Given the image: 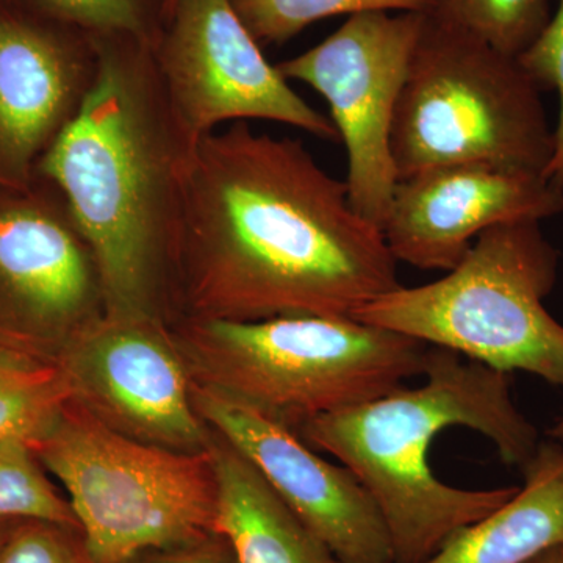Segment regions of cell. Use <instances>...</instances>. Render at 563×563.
Returning <instances> with one entry per match:
<instances>
[{
    "label": "cell",
    "mask_w": 563,
    "mask_h": 563,
    "mask_svg": "<svg viewBox=\"0 0 563 563\" xmlns=\"http://www.w3.org/2000/svg\"><path fill=\"white\" fill-rule=\"evenodd\" d=\"M399 285L383 231L302 141L242 121L188 154L174 257L179 320L352 317Z\"/></svg>",
    "instance_id": "1"
},
{
    "label": "cell",
    "mask_w": 563,
    "mask_h": 563,
    "mask_svg": "<svg viewBox=\"0 0 563 563\" xmlns=\"http://www.w3.org/2000/svg\"><path fill=\"white\" fill-rule=\"evenodd\" d=\"M92 90L38 166L57 185L90 244L106 317L176 313L174 257L185 147L154 47L135 36L92 35Z\"/></svg>",
    "instance_id": "2"
},
{
    "label": "cell",
    "mask_w": 563,
    "mask_h": 563,
    "mask_svg": "<svg viewBox=\"0 0 563 563\" xmlns=\"http://www.w3.org/2000/svg\"><path fill=\"white\" fill-rule=\"evenodd\" d=\"M424 383L399 385L369 401L321 415L298 433L346 466L369 493L390 533L395 563H421L459 529L487 517L520 487L465 490L442 483L429 451L444 429L483 433L506 465L539 450V433L515 406L507 373L433 347Z\"/></svg>",
    "instance_id": "3"
},
{
    "label": "cell",
    "mask_w": 563,
    "mask_h": 563,
    "mask_svg": "<svg viewBox=\"0 0 563 563\" xmlns=\"http://www.w3.org/2000/svg\"><path fill=\"white\" fill-rule=\"evenodd\" d=\"M191 380L298 432L313 418L369 401L424 372L428 347L352 317L176 322Z\"/></svg>",
    "instance_id": "4"
},
{
    "label": "cell",
    "mask_w": 563,
    "mask_h": 563,
    "mask_svg": "<svg viewBox=\"0 0 563 563\" xmlns=\"http://www.w3.org/2000/svg\"><path fill=\"white\" fill-rule=\"evenodd\" d=\"M540 222L487 229L442 279L399 285L352 318L563 388V325L543 303L559 255Z\"/></svg>",
    "instance_id": "5"
},
{
    "label": "cell",
    "mask_w": 563,
    "mask_h": 563,
    "mask_svg": "<svg viewBox=\"0 0 563 563\" xmlns=\"http://www.w3.org/2000/svg\"><path fill=\"white\" fill-rule=\"evenodd\" d=\"M542 91L520 58L424 13L391 128L398 179L462 163L547 176Z\"/></svg>",
    "instance_id": "6"
},
{
    "label": "cell",
    "mask_w": 563,
    "mask_h": 563,
    "mask_svg": "<svg viewBox=\"0 0 563 563\" xmlns=\"http://www.w3.org/2000/svg\"><path fill=\"white\" fill-rule=\"evenodd\" d=\"M31 446L65 488L92 563H128L217 533L209 451L128 439L73 399Z\"/></svg>",
    "instance_id": "7"
},
{
    "label": "cell",
    "mask_w": 563,
    "mask_h": 563,
    "mask_svg": "<svg viewBox=\"0 0 563 563\" xmlns=\"http://www.w3.org/2000/svg\"><path fill=\"white\" fill-rule=\"evenodd\" d=\"M103 313L98 263L57 185L0 187V354L57 363Z\"/></svg>",
    "instance_id": "8"
},
{
    "label": "cell",
    "mask_w": 563,
    "mask_h": 563,
    "mask_svg": "<svg viewBox=\"0 0 563 563\" xmlns=\"http://www.w3.org/2000/svg\"><path fill=\"white\" fill-rule=\"evenodd\" d=\"M424 13L352 14L318 46L279 63L288 81H301L329 103L347 154V196L383 231L398 184L391 128Z\"/></svg>",
    "instance_id": "9"
},
{
    "label": "cell",
    "mask_w": 563,
    "mask_h": 563,
    "mask_svg": "<svg viewBox=\"0 0 563 563\" xmlns=\"http://www.w3.org/2000/svg\"><path fill=\"white\" fill-rule=\"evenodd\" d=\"M154 55L188 152L231 121H276L322 140L339 136L266 60L231 0H174Z\"/></svg>",
    "instance_id": "10"
},
{
    "label": "cell",
    "mask_w": 563,
    "mask_h": 563,
    "mask_svg": "<svg viewBox=\"0 0 563 563\" xmlns=\"http://www.w3.org/2000/svg\"><path fill=\"white\" fill-rule=\"evenodd\" d=\"M166 322L102 314L57 358L70 399L114 432L176 453H206L211 429L196 410L191 377Z\"/></svg>",
    "instance_id": "11"
},
{
    "label": "cell",
    "mask_w": 563,
    "mask_h": 563,
    "mask_svg": "<svg viewBox=\"0 0 563 563\" xmlns=\"http://www.w3.org/2000/svg\"><path fill=\"white\" fill-rule=\"evenodd\" d=\"M191 398L211 431L255 466L340 563H395L387 526L346 466L325 461L298 432L233 396L191 380Z\"/></svg>",
    "instance_id": "12"
},
{
    "label": "cell",
    "mask_w": 563,
    "mask_h": 563,
    "mask_svg": "<svg viewBox=\"0 0 563 563\" xmlns=\"http://www.w3.org/2000/svg\"><path fill=\"white\" fill-rule=\"evenodd\" d=\"M90 33L0 0V187H27L98 77Z\"/></svg>",
    "instance_id": "13"
},
{
    "label": "cell",
    "mask_w": 563,
    "mask_h": 563,
    "mask_svg": "<svg viewBox=\"0 0 563 563\" xmlns=\"http://www.w3.org/2000/svg\"><path fill=\"white\" fill-rule=\"evenodd\" d=\"M562 211L563 188L543 174L462 163L398 180L383 233L396 261L451 272L487 229Z\"/></svg>",
    "instance_id": "14"
},
{
    "label": "cell",
    "mask_w": 563,
    "mask_h": 563,
    "mask_svg": "<svg viewBox=\"0 0 563 563\" xmlns=\"http://www.w3.org/2000/svg\"><path fill=\"white\" fill-rule=\"evenodd\" d=\"M207 451L217 487L214 532L236 563H340L255 466L214 431Z\"/></svg>",
    "instance_id": "15"
},
{
    "label": "cell",
    "mask_w": 563,
    "mask_h": 563,
    "mask_svg": "<svg viewBox=\"0 0 563 563\" xmlns=\"http://www.w3.org/2000/svg\"><path fill=\"white\" fill-rule=\"evenodd\" d=\"M510 501L453 533L421 563H526L563 544V444L540 443Z\"/></svg>",
    "instance_id": "16"
},
{
    "label": "cell",
    "mask_w": 563,
    "mask_h": 563,
    "mask_svg": "<svg viewBox=\"0 0 563 563\" xmlns=\"http://www.w3.org/2000/svg\"><path fill=\"white\" fill-rule=\"evenodd\" d=\"M69 399L68 380L57 363L0 354V442H36L49 431Z\"/></svg>",
    "instance_id": "17"
},
{
    "label": "cell",
    "mask_w": 563,
    "mask_h": 563,
    "mask_svg": "<svg viewBox=\"0 0 563 563\" xmlns=\"http://www.w3.org/2000/svg\"><path fill=\"white\" fill-rule=\"evenodd\" d=\"M437 20L520 57L551 20V0H432Z\"/></svg>",
    "instance_id": "18"
},
{
    "label": "cell",
    "mask_w": 563,
    "mask_h": 563,
    "mask_svg": "<svg viewBox=\"0 0 563 563\" xmlns=\"http://www.w3.org/2000/svg\"><path fill=\"white\" fill-rule=\"evenodd\" d=\"M247 31L262 44H282L324 18L365 11L428 13L432 0H231Z\"/></svg>",
    "instance_id": "19"
},
{
    "label": "cell",
    "mask_w": 563,
    "mask_h": 563,
    "mask_svg": "<svg viewBox=\"0 0 563 563\" xmlns=\"http://www.w3.org/2000/svg\"><path fill=\"white\" fill-rule=\"evenodd\" d=\"M0 520L44 521L80 531L68 499L55 490L31 443L22 439L0 442Z\"/></svg>",
    "instance_id": "20"
},
{
    "label": "cell",
    "mask_w": 563,
    "mask_h": 563,
    "mask_svg": "<svg viewBox=\"0 0 563 563\" xmlns=\"http://www.w3.org/2000/svg\"><path fill=\"white\" fill-rule=\"evenodd\" d=\"M49 20L90 35L135 36L157 46L166 24V0H20Z\"/></svg>",
    "instance_id": "21"
},
{
    "label": "cell",
    "mask_w": 563,
    "mask_h": 563,
    "mask_svg": "<svg viewBox=\"0 0 563 563\" xmlns=\"http://www.w3.org/2000/svg\"><path fill=\"white\" fill-rule=\"evenodd\" d=\"M518 58L542 90L553 88L558 91L561 109L547 177L563 188V0H555V10L547 27Z\"/></svg>",
    "instance_id": "22"
},
{
    "label": "cell",
    "mask_w": 563,
    "mask_h": 563,
    "mask_svg": "<svg viewBox=\"0 0 563 563\" xmlns=\"http://www.w3.org/2000/svg\"><path fill=\"white\" fill-rule=\"evenodd\" d=\"M0 563H92L81 532L44 521H20L0 550Z\"/></svg>",
    "instance_id": "23"
},
{
    "label": "cell",
    "mask_w": 563,
    "mask_h": 563,
    "mask_svg": "<svg viewBox=\"0 0 563 563\" xmlns=\"http://www.w3.org/2000/svg\"><path fill=\"white\" fill-rule=\"evenodd\" d=\"M128 563H236L231 547L218 533L203 537L196 542L150 551Z\"/></svg>",
    "instance_id": "24"
},
{
    "label": "cell",
    "mask_w": 563,
    "mask_h": 563,
    "mask_svg": "<svg viewBox=\"0 0 563 563\" xmlns=\"http://www.w3.org/2000/svg\"><path fill=\"white\" fill-rule=\"evenodd\" d=\"M526 563H563V544L550 548Z\"/></svg>",
    "instance_id": "25"
},
{
    "label": "cell",
    "mask_w": 563,
    "mask_h": 563,
    "mask_svg": "<svg viewBox=\"0 0 563 563\" xmlns=\"http://www.w3.org/2000/svg\"><path fill=\"white\" fill-rule=\"evenodd\" d=\"M18 523H20V521L0 520V550H2L3 544L9 540L11 531H13L14 526Z\"/></svg>",
    "instance_id": "26"
},
{
    "label": "cell",
    "mask_w": 563,
    "mask_h": 563,
    "mask_svg": "<svg viewBox=\"0 0 563 563\" xmlns=\"http://www.w3.org/2000/svg\"><path fill=\"white\" fill-rule=\"evenodd\" d=\"M550 435L555 442H563V415L555 421L553 428L550 429Z\"/></svg>",
    "instance_id": "27"
},
{
    "label": "cell",
    "mask_w": 563,
    "mask_h": 563,
    "mask_svg": "<svg viewBox=\"0 0 563 563\" xmlns=\"http://www.w3.org/2000/svg\"><path fill=\"white\" fill-rule=\"evenodd\" d=\"M174 0H166V20H168L169 11H172Z\"/></svg>",
    "instance_id": "28"
}]
</instances>
